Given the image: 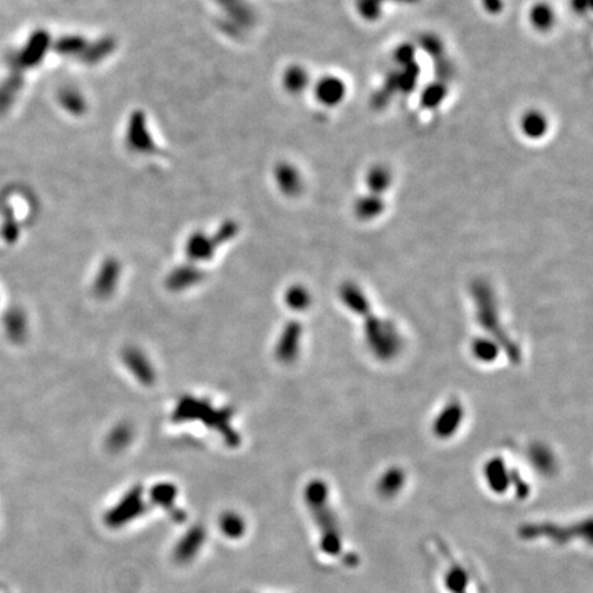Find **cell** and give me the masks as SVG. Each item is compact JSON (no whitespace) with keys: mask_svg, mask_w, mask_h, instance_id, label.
Instances as JSON below:
<instances>
[{"mask_svg":"<svg viewBox=\"0 0 593 593\" xmlns=\"http://www.w3.org/2000/svg\"><path fill=\"white\" fill-rule=\"evenodd\" d=\"M340 297L345 306L361 318L364 324L365 342L379 360H390L401 350L402 340L395 324L383 320L372 310L365 293L355 282H346L340 288Z\"/></svg>","mask_w":593,"mask_h":593,"instance_id":"obj_1","label":"cell"},{"mask_svg":"<svg viewBox=\"0 0 593 593\" xmlns=\"http://www.w3.org/2000/svg\"><path fill=\"white\" fill-rule=\"evenodd\" d=\"M304 496L306 505L320 530V551L327 557H340L343 552V536L337 514L331 507L325 482L322 480L310 481L306 485Z\"/></svg>","mask_w":593,"mask_h":593,"instance_id":"obj_2","label":"cell"},{"mask_svg":"<svg viewBox=\"0 0 593 593\" xmlns=\"http://www.w3.org/2000/svg\"><path fill=\"white\" fill-rule=\"evenodd\" d=\"M471 294L475 304L477 320L482 330L503 350L512 364H519L522 360L521 348L512 340L503 325L497 300L492 288L484 280H478L472 285Z\"/></svg>","mask_w":593,"mask_h":593,"instance_id":"obj_3","label":"cell"},{"mask_svg":"<svg viewBox=\"0 0 593 593\" xmlns=\"http://www.w3.org/2000/svg\"><path fill=\"white\" fill-rule=\"evenodd\" d=\"M519 536L524 539H551L557 544H567L573 539H591V521H579L574 524H559L552 522H536L522 526Z\"/></svg>","mask_w":593,"mask_h":593,"instance_id":"obj_4","label":"cell"},{"mask_svg":"<svg viewBox=\"0 0 593 593\" xmlns=\"http://www.w3.org/2000/svg\"><path fill=\"white\" fill-rule=\"evenodd\" d=\"M487 486L495 493H503L510 486H515L517 492L526 497L529 495V486L526 485L515 471L508 470L502 459H492L485 467Z\"/></svg>","mask_w":593,"mask_h":593,"instance_id":"obj_5","label":"cell"},{"mask_svg":"<svg viewBox=\"0 0 593 593\" xmlns=\"http://www.w3.org/2000/svg\"><path fill=\"white\" fill-rule=\"evenodd\" d=\"M463 417H465L463 404L457 398L450 400L445 404L444 410L437 415L434 425H432V432L438 438L447 440L459 430L463 422Z\"/></svg>","mask_w":593,"mask_h":593,"instance_id":"obj_6","label":"cell"},{"mask_svg":"<svg viewBox=\"0 0 593 593\" xmlns=\"http://www.w3.org/2000/svg\"><path fill=\"white\" fill-rule=\"evenodd\" d=\"M303 327L301 324L291 322L288 323L276 346V358L283 363H291L298 358L301 346Z\"/></svg>","mask_w":593,"mask_h":593,"instance_id":"obj_7","label":"cell"},{"mask_svg":"<svg viewBox=\"0 0 593 593\" xmlns=\"http://www.w3.org/2000/svg\"><path fill=\"white\" fill-rule=\"evenodd\" d=\"M471 577L467 570L457 562H452L442 575V585L448 593H467Z\"/></svg>","mask_w":593,"mask_h":593,"instance_id":"obj_8","label":"cell"},{"mask_svg":"<svg viewBox=\"0 0 593 593\" xmlns=\"http://www.w3.org/2000/svg\"><path fill=\"white\" fill-rule=\"evenodd\" d=\"M124 361L129 370L133 372V375L138 377L143 383H153L154 380V372L148 363V360L144 358L143 353L139 349L129 348L124 353Z\"/></svg>","mask_w":593,"mask_h":593,"instance_id":"obj_9","label":"cell"},{"mask_svg":"<svg viewBox=\"0 0 593 593\" xmlns=\"http://www.w3.org/2000/svg\"><path fill=\"white\" fill-rule=\"evenodd\" d=\"M405 472L401 468L393 467L387 470L377 482V492L386 499H392L400 493L405 484Z\"/></svg>","mask_w":593,"mask_h":593,"instance_id":"obj_10","label":"cell"},{"mask_svg":"<svg viewBox=\"0 0 593 593\" xmlns=\"http://www.w3.org/2000/svg\"><path fill=\"white\" fill-rule=\"evenodd\" d=\"M522 133L529 139H539L547 133L548 129V121L545 116L537 111L530 110L526 111L521 118Z\"/></svg>","mask_w":593,"mask_h":593,"instance_id":"obj_11","label":"cell"},{"mask_svg":"<svg viewBox=\"0 0 593 593\" xmlns=\"http://www.w3.org/2000/svg\"><path fill=\"white\" fill-rule=\"evenodd\" d=\"M118 280V264L116 261L105 263L101 273L95 280V291L101 297H106L113 293Z\"/></svg>","mask_w":593,"mask_h":593,"instance_id":"obj_12","label":"cell"},{"mask_svg":"<svg viewBox=\"0 0 593 593\" xmlns=\"http://www.w3.org/2000/svg\"><path fill=\"white\" fill-rule=\"evenodd\" d=\"M346 93V86L342 80L335 77H328L320 83V87H318V96L327 105H337L342 102L343 96Z\"/></svg>","mask_w":593,"mask_h":593,"instance_id":"obj_13","label":"cell"},{"mask_svg":"<svg viewBox=\"0 0 593 593\" xmlns=\"http://www.w3.org/2000/svg\"><path fill=\"white\" fill-rule=\"evenodd\" d=\"M530 21L532 25L537 31H547L551 29L555 24V11L547 6V4H537L530 11Z\"/></svg>","mask_w":593,"mask_h":593,"instance_id":"obj_14","label":"cell"},{"mask_svg":"<svg viewBox=\"0 0 593 593\" xmlns=\"http://www.w3.org/2000/svg\"><path fill=\"white\" fill-rule=\"evenodd\" d=\"M471 350H472V355H474L475 359L484 361V363H490V361L497 359L500 348L492 340L478 338V340L472 342Z\"/></svg>","mask_w":593,"mask_h":593,"instance_id":"obj_15","label":"cell"},{"mask_svg":"<svg viewBox=\"0 0 593 593\" xmlns=\"http://www.w3.org/2000/svg\"><path fill=\"white\" fill-rule=\"evenodd\" d=\"M367 181H368V186H370L371 191L375 196H379L380 193H383L385 190L389 188L390 181H392V175L385 168H374L371 171V173L368 175Z\"/></svg>","mask_w":593,"mask_h":593,"instance_id":"obj_16","label":"cell"},{"mask_svg":"<svg viewBox=\"0 0 593 593\" xmlns=\"http://www.w3.org/2000/svg\"><path fill=\"white\" fill-rule=\"evenodd\" d=\"M382 208H383V202L379 199V196L372 194L370 197L363 198L358 203L356 211L360 218L367 220V218L377 217L382 212Z\"/></svg>","mask_w":593,"mask_h":593,"instance_id":"obj_17","label":"cell"},{"mask_svg":"<svg viewBox=\"0 0 593 593\" xmlns=\"http://www.w3.org/2000/svg\"><path fill=\"white\" fill-rule=\"evenodd\" d=\"M201 279V273L198 270H190V268H183V270L175 272L173 275H171L168 285L169 288L173 290H180V288H187L193 283H196Z\"/></svg>","mask_w":593,"mask_h":593,"instance_id":"obj_18","label":"cell"},{"mask_svg":"<svg viewBox=\"0 0 593 593\" xmlns=\"http://www.w3.org/2000/svg\"><path fill=\"white\" fill-rule=\"evenodd\" d=\"M286 303L294 310H304L310 304V294L303 286H294L288 291Z\"/></svg>","mask_w":593,"mask_h":593,"instance_id":"obj_19","label":"cell"},{"mask_svg":"<svg viewBox=\"0 0 593 593\" xmlns=\"http://www.w3.org/2000/svg\"><path fill=\"white\" fill-rule=\"evenodd\" d=\"M128 441H129V430L126 427H121V429H117L116 432L111 434L110 444L113 447L120 448V447H124Z\"/></svg>","mask_w":593,"mask_h":593,"instance_id":"obj_20","label":"cell"}]
</instances>
